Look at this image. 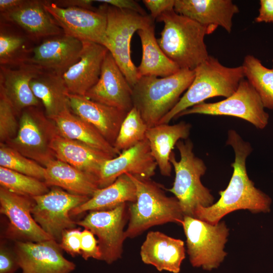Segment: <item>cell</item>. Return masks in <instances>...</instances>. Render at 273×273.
Listing matches in <instances>:
<instances>
[{
  "mask_svg": "<svg viewBox=\"0 0 273 273\" xmlns=\"http://www.w3.org/2000/svg\"><path fill=\"white\" fill-rule=\"evenodd\" d=\"M98 10L80 8H63L52 1H43V5L62 29L64 34L81 41H88L101 44L107 49L106 37L107 8L103 3Z\"/></svg>",
  "mask_w": 273,
  "mask_h": 273,
  "instance_id": "12",
  "label": "cell"
},
{
  "mask_svg": "<svg viewBox=\"0 0 273 273\" xmlns=\"http://www.w3.org/2000/svg\"><path fill=\"white\" fill-rule=\"evenodd\" d=\"M70 110L94 126L113 146L127 112L67 93Z\"/></svg>",
  "mask_w": 273,
  "mask_h": 273,
  "instance_id": "21",
  "label": "cell"
},
{
  "mask_svg": "<svg viewBox=\"0 0 273 273\" xmlns=\"http://www.w3.org/2000/svg\"><path fill=\"white\" fill-rule=\"evenodd\" d=\"M81 255L87 260L90 258L101 260L102 253L95 235L89 230L84 229L81 233Z\"/></svg>",
  "mask_w": 273,
  "mask_h": 273,
  "instance_id": "38",
  "label": "cell"
},
{
  "mask_svg": "<svg viewBox=\"0 0 273 273\" xmlns=\"http://www.w3.org/2000/svg\"><path fill=\"white\" fill-rule=\"evenodd\" d=\"M30 86L43 105L46 115L51 120L70 110L68 90L62 75L42 70L31 80Z\"/></svg>",
  "mask_w": 273,
  "mask_h": 273,
  "instance_id": "29",
  "label": "cell"
},
{
  "mask_svg": "<svg viewBox=\"0 0 273 273\" xmlns=\"http://www.w3.org/2000/svg\"><path fill=\"white\" fill-rule=\"evenodd\" d=\"M19 123L16 135L7 145L44 167L55 158L50 146L58 132L54 122L38 107H30L21 112Z\"/></svg>",
  "mask_w": 273,
  "mask_h": 273,
  "instance_id": "9",
  "label": "cell"
},
{
  "mask_svg": "<svg viewBox=\"0 0 273 273\" xmlns=\"http://www.w3.org/2000/svg\"><path fill=\"white\" fill-rule=\"evenodd\" d=\"M56 159L98 178L100 168L111 155L76 141L64 137L58 132L51 143Z\"/></svg>",
  "mask_w": 273,
  "mask_h": 273,
  "instance_id": "25",
  "label": "cell"
},
{
  "mask_svg": "<svg viewBox=\"0 0 273 273\" xmlns=\"http://www.w3.org/2000/svg\"><path fill=\"white\" fill-rule=\"evenodd\" d=\"M157 167L149 142L146 138L103 163L98 175L99 188L109 186L118 177L126 173L151 178L155 174Z\"/></svg>",
  "mask_w": 273,
  "mask_h": 273,
  "instance_id": "16",
  "label": "cell"
},
{
  "mask_svg": "<svg viewBox=\"0 0 273 273\" xmlns=\"http://www.w3.org/2000/svg\"><path fill=\"white\" fill-rule=\"evenodd\" d=\"M20 268L14 252L3 245L0 248V273H14Z\"/></svg>",
  "mask_w": 273,
  "mask_h": 273,
  "instance_id": "40",
  "label": "cell"
},
{
  "mask_svg": "<svg viewBox=\"0 0 273 273\" xmlns=\"http://www.w3.org/2000/svg\"><path fill=\"white\" fill-rule=\"evenodd\" d=\"M164 23L158 43L165 54L180 69L194 70L209 57L204 42L208 28L176 13L174 10L157 19Z\"/></svg>",
  "mask_w": 273,
  "mask_h": 273,
  "instance_id": "3",
  "label": "cell"
},
{
  "mask_svg": "<svg viewBox=\"0 0 273 273\" xmlns=\"http://www.w3.org/2000/svg\"><path fill=\"white\" fill-rule=\"evenodd\" d=\"M0 166L44 181L46 168L4 143H1Z\"/></svg>",
  "mask_w": 273,
  "mask_h": 273,
  "instance_id": "36",
  "label": "cell"
},
{
  "mask_svg": "<svg viewBox=\"0 0 273 273\" xmlns=\"http://www.w3.org/2000/svg\"><path fill=\"white\" fill-rule=\"evenodd\" d=\"M245 77L260 97L264 108L273 109V68H268L253 55L245 56L242 64Z\"/></svg>",
  "mask_w": 273,
  "mask_h": 273,
  "instance_id": "32",
  "label": "cell"
},
{
  "mask_svg": "<svg viewBox=\"0 0 273 273\" xmlns=\"http://www.w3.org/2000/svg\"><path fill=\"white\" fill-rule=\"evenodd\" d=\"M142 261L158 271L179 273L186 257L184 242L159 231H150L140 249Z\"/></svg>",
  "mask_w": 273,
  "mask_h": 273,
  "instance_id": "23",
  "label": "cell"
},
{
  "mask_svg": "<svg viewBox=\"0 0 273 273\" xmlns=\"http://www.w3.org/2000/svg\"><path fill=\"white\" fill-rule=\"evenodd\" d=\"M174 10L206 27L210 33L218 26L230 33L232 18L239 12L231 0H175Z\"/></svg>",
  "mask_w": 273,
  "mask_h": 273,
  "instance_id": "22",
  "label": "cell"
},
{
  "mask_svg": "<svg viewBox=\"0 0 273 273\" xmlns=\"http://www.w3.org/2000/svg\"><path fill=\"white\" fill-rule=\"evenodd\" d=\"M136 199L135 186L129 174H124L109 186L98 189L86 202L73 209L70 214L109 210L127 202H134Z\"/></svg>",
  "mask_w": 273,
  "mask_h": 273,
  "instance_id": "30",
  "label": "cell"
},
{
  "mask_svg": "<svg viewBox=\"0 0 273 273\" xmlns=\"http://www.w3.org/2000/svg\"><path fill=\"white\" fill-rule=\"evenodd\" d=\"M43 70L29 62L15 66H1L0 90L3 91L18 114L40 102L33 94L31 80Z\"/></svg>",
  "mask_w": 273,
  "mask_h": 273,
  "instance_id": "24",
  "label": "cell"
},
{
  "mask_svg": "<svg viewBox=\"0 0 273 273\" xmlns=\"http://www.w3.org/2000/svg\"><path fill=\"white\" fill-rule=\"evenodd\" d=\"M175 0H144L143 3L150 12L154 20L164 12L174 10Z\"/></svg>",
  "mask_w": 273,
  "mask_h": 273,
  "instance_id": "41",
  "label": "cell"
},
{
  "mask_svg": "<svg viewBox=\"0 0 273 273\" xmlns=\"http://www.w3.org/2000/svg\"><path fill=\"white\" fill-rule=\"evenodd\" d=\"M32 198L0 187V212L8 219L5 236L16 241L40 242L53 239L35 221Z\"/></svg>",
  "mask_w": 273,
  "mask_h": 273,
  "instance_id": "14",
  "label": "cell"
},
{
  "mask_svg": "<svg viewBox=\"0 0 273 273\" xmlns=\"http://www.w3.org/2000/svg\"><path fill=\"white\" fill-rule=\"evenodd\" d=\"M137 33L142 48L141 62L137 67L139 78L146 76L167 77L181 69L160 48L155 36V25Z\"/></svg>",
  "mask_w": 273,
  "mask_h": 273,
  "instance_id": "31",
  "label": "cell"
},
{
  "mask_svg": "<svg viewBox=\"0 0 273 273\" xmlns=\"http://www.w3.org/2000/svg\"><path fill=\"white\" fill-rule=\"evenodd\" d=\"M44 181L49 186L63 189L68 192L91 197L99 189L98 178L64 162L54 159L44 166Z\"/></svg>",
  "mask_w": 273,
  "mask_h": 273,
  "instance_id": "27",
  "label": "cell"
},
{
  "mask_svg": "<svg viewBox=\"0 0 273 273\" xmlns=\"http://www.w3.org/2000/svg\"><path fill=\"white\" fill-rule=\"evenodd\" d=\"M195 77V70L181 69L164 77H140L132 87L133 107L149 127L159 124L178 103Z\"/></svg>",
  "mask_w": 273,
  "mask_h": 273,
  "instance_id": "4",
  "label": "cell"
},
{
  "mask_svg": "<svg viewBox=\"0 0 273 273\" xmlns=\"http://www.w3.org/2000/svg\"><path fill=\"white\" fill-rule=\"evenodd\" d=\"M226 145L235 152L231 164L232 176L226 188L219 192V200L208 207L198 206L194 217L211 224H217L222 218L233 211L248 210L253 213L267 212L271 203L270 198L257 189L247 174L246 161L252 148L235 130H229Z\"/></svg>",
  "mask_w": 273,
  "mask_h": 273,
  "instance_id": "1",
  "label": "cell"
},
{
  "mask_svg": "<svg viewBox=\"0 0 273 273\" xmlns=\"http://www.w3.org/2000/svg\"><path fill=\"white\" fill-rule=\"evenodd\" d=\"M0 184L14 193L31 198L49 191L44 181L1 166Z\"/></svg>",
  "mask_w": 273,
  "mask_h": 273,
  "instance_id": "34",
  "label": "cell"
},
{
  "mask_svg": "<svg viewBox=\"0 0 273 273\" xmlns=\"http://www.w3.org/2000/svg\"><path fill=\"white\" fill-rule=\"evenodd\" d=\"M127 174L135 186L136 199L127 208L126 239L136 237L156 225L168 222L181 225L184 214L175 197L167 196L163 187L151 178Z\"/></svg>",
  "mask_w": 273,
  "mask_h": 273,
  "instance_id": "2",
  "label": "cell"
},
{
  "mask_svg": "<svg viewBox=\"0 0 273 273\" xmlns=\"http://www.w3.org/2000/svg\"><path fill=\"white\" fill-rule=\"evenodd\" d=\"M257 23H273V0H260L259 14L255 18Z\"/></svg>",
  "mask_w": 273,
  "mask_h": 273,
  "instance_id": "43",
  "label": "cell"
},
{
  "mask_svg": "<svg viewBox=\"0 0 273 273\" xmlns=\"http://www.w3.org/2000/svg\"><path fill=\"white\" fill-rule=\"evenodd\" d=\"M1 18L3 22L19 27L30 40H39L64 33L44 8L43 1L25 0L15 9L1 13Z\"/></svg>",
  "mask_w": 273,
  "mask_h": 273,
  "instance_id": "19",
  "label": "cell"
},
{
  "mask_svg": "<svg viewBox=\"0 0 273 273\" xmlns=\"http://www.w3.org/2000/svg\"><path fill=\"white\" fill-rule=\"evenodd\" d=\"M148 126L138 110L133 107L123 120L113 144L120 153L145 140Z\"/></svg>",
  "mask_w": 273,
  "mask_h": 273,
  "instance_id": "35",
  "label": "cell"
},
{
  "mask_svg": "<svg viewBox=\"0 0 273 273\" xmlns=\"http://www.w3.org/2000/svg\"><path fill=\"white\" fill-rule=\"evenodd\" d=\"M58 133L69 139L77 141L113 157L120 153L92 125L67 110L53 119Z\"/></svg>",
  "mask_w": 273,
  "mask_h": 273,
  "instance_id": "28",
  "label": "cell"
},
{
  "mask_svg": "<svg viewBox=\"0 0 273 273\" xmlns=\"http://www.w3.org/2000/svg\"><path fill=\"white\" fill-rule=\"evenodd\" d=\"M54 239L40 242L16 241L14 253L22 273H71L75 264L62 253Z\"/></svg>",
  "mask_w": 273,
  "mask_h": 273,
  "instance_id": "15",
  "label": "cell"
},
{
  "mask_svg": "<svg viewBox=\"0 0 273 273\" xmlns=\"http://www.w3.org/2000/svg\"><path fill=\"white\" fill-rule=\"evenodd\" d=\"M79 61L63 75L68 92L85 96L100 78L103 61L108 50L91 41H82Z\"/></svg>",
  "mask_w": 273,
  "mask_h": 273,
  "instance_id": "20",
  "label": "cell"
},
{
  "mask_svg": "<svg viewBox=\"0 0 273 273\" xmlns=\"http://www.w3.org/2000/svg\"><path fill=\"white\" fill-rule=\"evenodd\" d=\"M85 96L127 113L133 107L132 87L109 51L103 61L99 79Z\"/></svg>",
  "mask_w": 273,
  "mask_h": 273,
  "instance_id": "17",
  "label": "cell"
},
{
  "mask_svg": "<svg viewBox=\"0 0 273 273\" xmlns=\"http://www.w3.org/2000/svg\"><path fill=\"white\" fill-rule=\"evenodd\" d=\"M82 49V41L63 33L44 39L33 47L27 62L62 75L79 61Z\"/></svg>",
  "mask_w": 273,
  "mask_h": 273,
  "instance_id": "18",
  "label": "cell"
},
{
  "mask_svg": "<svg viewBox=\"0 0 273 273\" xmlns=\"http://www.w3.org/2000/svg\"><path fill=\"white\" fill-rule=\"evenodd\" d=\"M194 70L195 77L191 84L159 124L169 123L181 112L209 98L230 97L237 90L245 77L242 66L226 67L211 56Z\"/></svg>",
  "mask_w": 273,
  "mask_h": 273,
  "instance_id": "5",
  "label": "cell"
},
{
  "mask_svg": "<svg viewBox=\"0 0 273 273\" xmlns=\"http://www.w3.org/2000/svg\"><path fill=\"white\" fill-rule=\"evenodd\" d=\"M0 31L1 66H15L27 62L33 48L25 35L10 31L2 22Z\"/></svg>",
  "mask_w": 273,
  "mask_h": 273,
  "instance_id": "33",
  "label": "cell"
},
{
  "mask_svg": "<svg viewBox=\"0 0 273 273\" xmlns=\"http://www.w3.org/2000/svg\"><path fill=\"white\" fill-rule=\"evenodd\" d=\"M25 0H0V12L3 13L21 5Z\"/></svg>",
  "mask_w": 273,
  "mask_h": 273,
  "instance_id": "45",
  "label": "cell"
},
{
  "mask_svg": "<svg viewBox=\"0 0 273 273\" xmlns=\"http://www.w3.org/2000/svg\"><path fill=\"white\" fill-rule=\"evenodd\" d=\"M192 114L236 117L261 129L266 127L269 119L258 93L244 79L230 97L217 102H203L195 105L179 113L175 119Z\"/></svg>",
  "mask_w": 273,
  "mask_h": 273,
  "instance_id": "10",
  "label": "cell"
},
{
  "mask_svg": "<svg viewBox=\"0 0 273 273\" xmlns=\"http://www.w3.org/2000/svg\"><path fill=\"white\" fill-rule=\"evenodd\" d=\"M175 146L180 159L177 161L172 151L169 161L174 168L175 178L172 187L167 190L178 200L184 216L194 217L198 206L208 207L214 203V198L201 181L207 167L204 161L195 155L190 140H179Z\"/></svg>",
  "mask_w": 273,
  "mask_h": 273,
  "instance_id": "6",
  "label": "cell"
},
{
  "mask_svg": "<svg viewBox=\"0 0 273 273\" xmlns=\"http://www.w3.org/2000/svg\"><path fill=\"white\" fill-rule=\"evenodd\" d=\"M191 125L184 121L170 125L158 124L149 127L146 138L149 142L151 154L160 173L170 176L172 165L169 158L174 146L179 140L188 139Z\"/></svg>",
  "mask_w": 273,
  "mask_h": 273,
  "instance_id": "26",
  "label": "cell"
},
{
  "mask_svg": "<svg viewBox=\"0 0 273 273\" xmlns=\"http://www.w3.org/2000/svg\"><path fill=\"white\" fill-rule=\"evenodd\" d=\"M95 2L103 3L115 8L137 12L142 15H148L146 12L139 4L133 0H97Z\"/></svg>",
  "mask_w": 273,
  "mask_h": 273,
  "instance_id": "42",
  "label": "cell"
},
{
  "mask_svg": "<svg viewBox=\"0 0 273 273\" xmlns=\"http://www.w3.org/2000/svg\"><path fill=\"white\" fill-rule=\"evenodd\" d=\"M181 225L192 265L207 271L218 268L227 255L224 248L229 229L225 222L211 224L185 215Z\"/></svg>",
  "mask_w": 273,
  "mask_h": 273,
  "instance_id": "8",
  "label": "cell"
},
{
  "mask_svg": "<svg viewBox=\"0 0 273 273\" xmlns=\"http://www.w3.org/2000/svg\"><path fill=\"white\" fill-rule=\"evenodd\" d=\"M81 233L80 229L75 228L65 230L62 234L60 246L73 257L81 255Z\"/></svg>",
  "mask_w": 273,
  "mask_h": 273,
  "instance_id": "39",
  "label": "cell"
},
{
  "mask_svg": "<svg viewBox=\"0 0 273 273\" xmlns=\"http://www.w3.org/2000/svg\"><path fill=\"white\" fill-rule=\"evenodd\" d=\"M89 198L54 188L44 194L32 197L34 204L32 215L42 230L59 243L63 232L77 225L70 217V211Z\"/></svg>",
  "mask_w": 273,
  "mask_h": 273,
  "instance_id": "11",
  "label": "cell"
},
{
  "mask_svg": "<svg viewBox=\"0 0 273 273\" xmlns=\"http://www.w3.org/2000/svg\"><path fill=\"white\" fill-rule=\"evenodd\" d=\"M128 216L125 203L109 210L89 211L76 224L97 237L101 260L111 264L121 258L126 239L124 228Z\"/></svg>",
  "mask_w": 273,
  "mask_h": 273,
  "instance_id": "13",
  "label": "cell"
},
{
  "mask_svg": "<svg viewBox=\"0 0 273 273\" xmlns=\"http://www.w3.org/2000/svg\"><path fill=\"white\" fill-rule=\"evenodd\" d=\"M108 5V4H107ZM106 37L108 50L132 87L139 79L137 67L130 57V41L139 30L154 25L150 15L120 9L108 5L107 8Z\"/></svg>",
  "mask_w": 273,
  "mask_h": 273,
  "instance_id": "7",
  "label": "cell"
},
{
  "mask_svg": "<svg viewBox=\"0 0 273 273\" xmlns=\"http://www.w3.org/2000/svg\"><path fill=\"white\" fill-rule=\"evenodd\" d=\"M18 114L12 104L0 90V140L7 142L17 134L19 126L16 119Z\"/></svg>",
  "mask_w": 273,
  "mask_h": 273,
  "instance_id": "37",
  "label": "cell"
},
{
  "mask_svg": "<svg viewBox=\"0 0 273 273\" xmlns=\"http://www.w3.org/2000/svg\"><path fill=\"white\" fill-rule=\"evenodd\" d=\"M94 1L91 0H57L53 2L57 6L63 8H80L95 10L93 6Z\"/></svg>",
  "mask_w": 273,
  "mask_h": 273,
  "instance_id": "44",
  "label": "cell"
}]
</instances>
